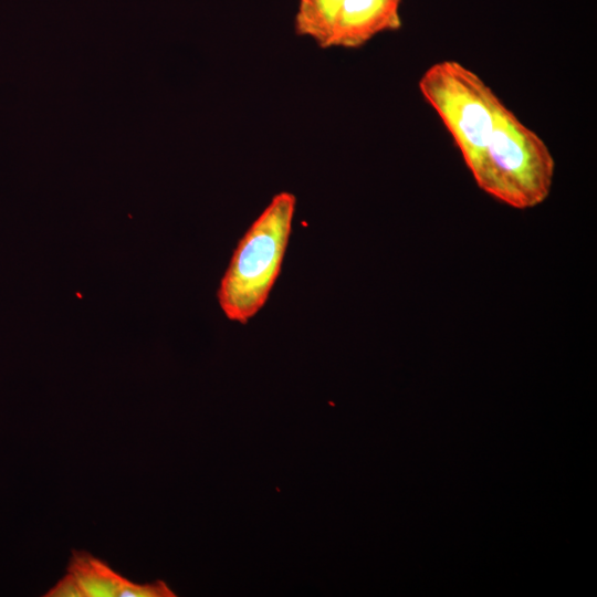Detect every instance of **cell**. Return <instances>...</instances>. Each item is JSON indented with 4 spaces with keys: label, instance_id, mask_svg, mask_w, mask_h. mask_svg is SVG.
Masks as SVG:
<instances>
[{
    "label": "cell",
    "instance_id": "5",
    "mask_svg": "<svg viewBox=\"0 0 597 597\" xmlns=\"http://www.w3.org/2000/svg\"><path fill=\"white\" fill-rule=\"evenodd\" d=\"M85 597H118L124 582L105 562L85 551H72L67 566Z\"/></svg>",
    "mask_w": 597,
    "mask_h": 597
},
{
    "label": "cell",
    "instance_id": "2",
    "mask_svg": "<svg viewBox=\"0 0 597 597\" xmlns=\"http://www.w3.org/2000/svg\"><path fill=\"white\" fill-rule=\"evenodd\" d=\"M470 172L488 195L515 209H528L548 197L555 160L543 138L503 104L489 144Z\"/></svg>",
    "mask_w": 597,
    "mask_h": 597
},
{
    "label": "cell",
    "instance_id": "8",
    "mask_svg": "<svg viewBox=\"0 0 597 597\" xmlns=\"http://www.w3.org/2000/svg\"><path fill=\"white\" fill-rule=\"evenodd\" d=\"M44 596L46 597H85L75 578L67 573Z\"/></svg>",
    "mask_w": 597,
    "mask_h": 597
},
{
    "label": "cell",
    "instance_id": "3",
    "mask_svg": "<svg viewBox=\"0 0 597 597\" xmlns=\"http://www.w3.org/2000/svg\"><path fill=\"white\" fill-rule=\"evenodd\" d=\"M418 87L444 124L470 170L489 144L502 101L480 75L453 60L429 66Z\"/></svg>",
    "mask_w": 597,
    "mask_h": 597
},
{
    "label": "cell",
    "instance_id": "6",
    "mask_svg": "<svg viewBox=\"0 0 597 597\" xmlns=\"http://www.w3.org/2000/svg\"><path fill=\"white\" fill-rule=\"evenodd\" d=\"M343 2L344 0H300L294 18L296 33L326 49Z\"/></svg>",
    "mask_w": 597,
    "mask_h": 597
},
{
    "label": "cell",
    "instance_id": "7",
    "mask_svg": "<svg viewBox=\"0 0 597 597\" xmlns=\"http://www.w3.org/2000/svg\"><path fill=\"white\" fill-rule=\"evenodd\" d=\"M174 591L163 580L136 584L126 578L118 597H174Z\"/></svg>",
    "mask_w": 597,
    "mask_h": 597
},
{
    "label": "cell",
    "instance_id": "4",
    "mask_svg": "<svg viewBox=\"0 0 597 597\" xmlns=\"http://www.w3.org/2000/svg\"><path fill=\"white\" fill-rule=\"evenodd\" d=\"M400 2L401 0H344L327 48L356 49L381 32L399 29Z\"/></svg>",
    "mask_w": 597,
    "mask_h": 597
},
{
    "label": "cell",
    "instance_id": "1",
    "mask_svg": "<svg viewBox=\"0 0 597 597\" xmlns=\"http://www.w3.org/2000/svg\"><path fill=\"white\" fill-rule=\"evenodd\" d=\"M295 207V195L277 192L238 242L217 291L228 320L247 324L265 305L282 269Z\"/></svg>",
    "mask_w": 597,
    "mask_h": 597
}]
</instances>
